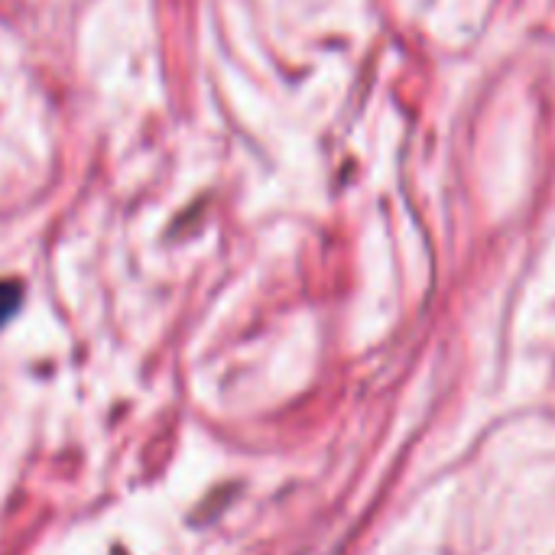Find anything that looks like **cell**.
<instances>
[{
    "mask_svg": "<svg viewBox=\"0 0 555 555\" xmlns=\"http://www.w3.org/2000/svg\"><path fill=\"white\" fill-rule=\"evenodd\" d=\"M16 306H20V289H16V283H0V328L10 322V315L16 312Z\"/></svg>",
    "mask_w": 555,
    "mask_h": 555,
    "instance_id": "cell-1",
    "label": "cell"
}]
</instances>
